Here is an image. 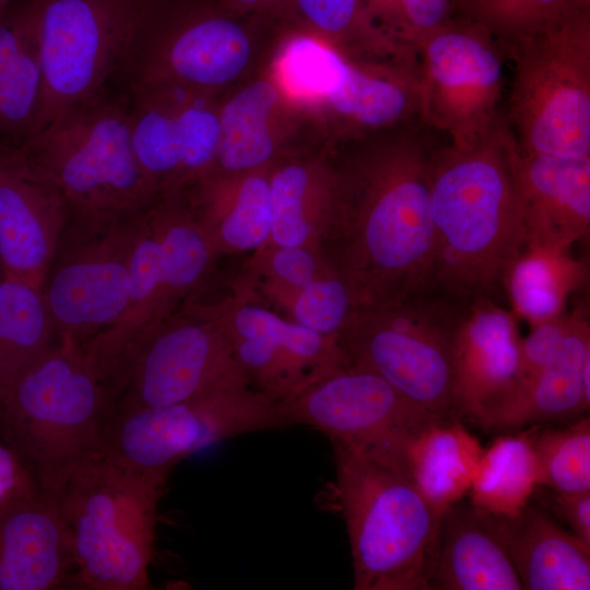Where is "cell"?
I'll return each mask as SVG.
<instances>
[{
  "instance_id": "1",
  "label": "cell",
  "mask_w": 590,
  "mask_h": 590,
  "mask_svg": "<svg viewBox=\"0 0 590 590\" xmlns=\"http://www.w3.org/2000/svg\"><path fill=\"white\" fill-rule=\"evenodd\" d=\"M415 120L333 164L335 206L321 253L357 304L391 300L429 285L434 143Z\"/></svg>"
},
{
  "instance_id": "2",
  "label": "cell",
  "mask_w": 590,
  "mask_h": 590,
  "mask_svg": "<svg viewBox=\"0 0 590 590\" xmlns=\"http://www.w3.org/2000/svg\"><path fill=\"white\" fill-rule=\"evenodd\" d=\"M518 160L504 116L471 144L434 145L429 286L464 302L505 294L506 276L527 247Z\"/></svg>"
},
{
  "instance_id": "3",
  "label": "cell",
  "mask_w": 590,
  "mask_h": 590,
  "mask_svg": "<svg viewBox=\"0 0 590 590\" xmlns=\"http://www.w3.org/2000/svg\"><path fill=\"white\" fill-rule=\"evenodd\" d=\"M110 414L107 387L82 344L58 340L14 380L0 405V438L39 487L58 497L101 456Z\"/></svg>"
},
{
  "instance_id": "4",
  "label": "cell",
  "mask_w": 590,
  "mask_h": 590,
  "mask_svg": "<svg viewBox=\"0 0 590 590\" xmlns=\"http://www.w3.org/2000/svg\"><path fill=\"white\" fill-rule=\"evenodd\" d=\"M333 506L349 536L355 590H428L441 515L389 462L331 441Z\"/></svg>"
},
{
  "instance_id": "5",
  "label": "cell",
  "mask_w": 590,
  "mask_h": 590,
  "mask_svg": "<svg viewBox=\"0 0 590 590\" xmlns=\"http://www.w3.org/2000/svg\"><path fill=\"white\" fill-rule=\"evenodd\" d=\"M14 146L54 184L81 232L134 219L158 199L132 146L129 106L105 93Z\"/></svg>"
},
{
  "instance_id": "6",
  "label": "cell",
  "mask_w": 590,
  "mask_h": 590,
  "mask_svg": "<svg viewBox=\"0 0 590 590\" xmlns=\"http://www.w3.org/2000/svg\"><path fill=\"white\" fill-rule=\"evenodd\" d=\"M167 480L126 470L103 456L69 480L58 500L74 555L72 589L151 588L157 511Z\"/></svg>"
},
{
  "instance_id": "7",
  "label": "cell",
  "mask_w": 590,
  "mask_h": 590,
  "mask_svg": "<svg viewBox=\"0 0 590 590\" xmlns=\"http://www.w3.org/2000/svg\"><path fill=\"white\" fill-rule=\"evenodd\" d=\"M467 303L424 286L357 305L338 335L346 365L379 375L428 413L455 418V346Z\"/></svg>"
},
{
  "instance_id": "8",
  "label": "cell",
  "mask_w": 590,
  "mask_h": 590,
  "mask_svg": "<svg viewBox=\"0 0 590 590\" xmlns=\"http://www.w3.org/2000/svg\"><path fill=\"white\" fill-rule=\"evenodd\" d=\"M590 4L569 0L507 56L505 121L524 155L590 156Z\"/></svg>"
},
{
  "instance_id": "9",
  "label": "cell",
  "mask_w": 590,
  "mask_h": 590,
  "mask_svg": "<svg viewBox=\"0 0 590 590\" xmlns=\"http://www.w3.org/2000/svg\"><path fill=\"white\" fill-rule=\"evenodd\" d=\"M32 2L43 70L37 133L105 93L108 79L123 69L153 0Z\"/></svg>"
},
{
  "instance_id": "10",
  "label": "cell",
  "mask_w": 590,
  "mask_h": 590,
  "mask_svg": "<svg viewBox=\"0 0 590 590\" xmlns=\"http://www.w3.org/2000/svg\"><path fill=\"white\" fill-rule=\"evenodd\" d=\"M272 428H283L278 403L249 384L231 386L165 406L111 412L101 456L132 472L169 476L203 448Z\"/></svg>"
},
{
  "instance_id": "11",
  "label": "cell",
  "mask_w": 590,
  "mask_h": 590,
  "mask_svg": "<svg viewBox=\"0 0 590 590\" xmlns=\"http://www.w3.org/2000/svg\"><path fill=\"white\" fill-rule=\"evenodd\" d=\"M110 413L160 408L249 384L221 324L192 303L156 324L103 378Z\"/></svg>"
},
{
  "instance_id": "12",
  "label": "cell",
  "mask_w": 590,
  "mask_h": 590,
  "mask_svg": "<svg viewBox=\"0 0 590 590\" xmlns=\"http://www.w3.org/2000/svg\"><path fill=\"white\" fill-rule=\"evenodd\" d=\"M507 58L486 28L453 15L416 52L421 121L456 145L483 137L504 116L500 103Z\"/></svg>"
},
{
  "instance_id": "13",
  "label": "cell",
  "mask_w": 590,
  "mask_h": 590,
  "mask_svg": "<svg viewBox=\"0 0 590 590\" xmlns=\"http://www.w3.org/2000/svg\"><path fill=\"white\" fill-rule=\"evenodd\" d=\"M226 7L153 0L123 67L129 85L178 84L211 92L247 66L250 38Z\"/></svg>"
},
{
  "instance_id": "14",
  "label": "cell",
  "mask_w": 590,
  "mask_h": 590,
  "mask_svg": "<svg viewBox=\"0 0 590 590\" xmlns=\"http://www.w3.org/2000/svg\"><path fill=\"white\" fill-rule=\"evenodd\" d=\"M192 304L221 324L250 385L276 403L346 366L338 338L297 323L247 287L219 304Z\"/></svg>"
},
{
  "instance_id": "15",
  "label": "cell",
  "mask_w": 590,
  "mask_h": 590,
  "mask_svg": "<svg viewBox=\"0 0 590 590\" xmlns=\"http://www.w3.org/2000/svg\"><path fill=\"white\" fill-rule=\"evenodd\" d=\"M283 427L306 425L331 441L389 451L446 420L418 408L379 375L346 365L278 403Z\"/></svg>"
},
{
  "instance_id": "16",
  "label": "cell",
  "mask_w": 590,
  "mask_h": 590,
  "mask_svg": "<svg viewBox=\"0 0 590 590\" xmlns=\"http://www.w3.org/2000/svg\"><path fill=\"white\" fill-rule=\"evenodd\" d=\"M130 88L132 146L157 197L180 192L209 174L221 134L210 92L178 84Z\"/></svg>"
},
{
  "instance_id": "17",
  "label": "cell",
  "mask_w": 590,
  "mask_h": 590,
  "mask_svg": "<svg viewBox=\"0 0 590 590\" xmlns=\"http://www.w3.org/2000/svg\"><path fill=\"white\" fill-rule=\"evenodd\" d=\"M140 216L82 232L80 244L47 273L43 293L59 337L84 344L121 318Z\"/></svg>"
},
{
  "instance_id": "18",
  "label": "cell",
  "mask_w": 590,
  "mask_h": 590,
  "mask_svg": "<svg viewBox=\"0 0 590 590\" xmlns=\"http://www.w3.org/2000/svg\"><path fill=\"white\" fill-rule=\"evenodd\" d=\"M516 315L500 299L467 303L455 346L453 415L482 429L497 421L522 392Z\"/></svg>"
},
{
  "instance_id": "19",
  "label": "cell",
  "mask_w": 590,
  "mask_h": 590,
  "mask_svg": "<svg viewBox=\"0 0 590 590\" xmlns=\"http://www.w3.org/2000/svg\"><path fill=\"white\" fill-rule=\"evenodd\" d=\"M69 221L54 184L15 146L0 162V259L5 276L43 290Z\"/></svg>"
},
{
  "instance_id": "20",
  "label": "cell",
  "mask_w": 590,
  "mask_h": 590,
  "mask_svg": "<svg viewBox=\"0 0 590 590\" xmlns=\"http://www.w3.org/2000/svg\"><path fill=\"white\" fill-rule=\"evenodd\" d=\"M518 192L527 247L570 252L590 229V156L519 152Z\"/></svg>"
},
{
  "instance_id": "21",
  "label": "cell",
  "mask_w": 590,
  "mask_h": 590,
  "mask_svg": "<svg viewBox=\"0 0 590 590\" xmlns=\"http://www.w3.org/2000/svg\"><path fill=\"white\" fill-rule=\"evenodd\" d=\"M74 555L58 497H38L0 514V590L72 589Z\"/></svg>"
},
{
  "instance_id": "22",
  "label": "cell",
  "mask_w": 590,
  "mask_h": 590,
  "mask_svg": "<svg viewBox=\"0 0 590 590\" xmlns=\"http://www.w3.org/2000/svg\"><path fill=\"white\" fill-rule=\"evenodd\" d=\"M428 590H522L495 516L452 505L440 518L432 553Z\"/></svg>"
},
{
  "instance_id": "23",
  "label": "cell",
  "mask_w": 590,
  "mask_h": 590,
  "mask_svg": "<svg viewBox=\"0 0 590 590\" xmlns=\"http://www.w3.org/2000/svg\"><path fill=\"white\" fill-rule=\"evenodd\" d=\"M269 168L211 172L181 191L216 256L256 251L269 241Z\"/></svg>"
},
{
  "instance_id": "24",
  "label": "cell",
  "mask_w": 590,
  "mask_h": 590,
  "mask_svg": "<svg viewBox=\"0 0 590 590\" xmlns=\"http://www.w3.org/2000/svg\"><path fill=\"white\" fill-rule=\"evenodd\" d=\"M524 590H589L590 544L530 502L511 518L496 517Z\"/></svg>"
},
{
  "instance_id": "25",
  "label": "cell",
  "mask_w": 590,
  "mask_h": 590,
  "mask_svg": "<svg viewBox=\"0 0 590 590\" xmlns=\"http://www.w3.org/2000/svg\"><path fill=\"white\" fill-rule=\"evenodd\" d=\"M590 405V328L582 308L571 314L569 329L554 357L531 380L494 429L570 423Z\"/></svg>"
},
{
  "instance_id": "26",
  "label": "cell",
  "mask_w": 590,
  "mask_h": 590,
  "mask_svg": "<svg viewBox=\"0 0 590 590\" xmlns=\"http://www.w3.org/2000/svg\"><path fill=\"white\" fill-rule=\"evenodd\" d=\"M483 449L458 418H446L427 426L392 452L371 455L401 470L442 516L468 495Z\"/></svg>"
},
{
  "instance_id": "27",
  "label": "cell",
  "mask_w": 590,
  "mask_h": 590,
  "mask_svg": "<svg viewBox=\"0 0 590 590\" xmlns=\"http://www.w3.org/2000/svg\"><path fill=\"white\" fill-rule=\"evenodd\" d=\"M271 232L267 244L321 251L335 206L333 164L317 158L275 162L269 168Z\"/></svg>"
},
{
  "instance_id": "28",
  "label": "cell",
  "mask_w": 590,
  "mask_h": 590,
  "mask_svg": "<svg viewBox=\"0 0 590 590\" xmlns=\"http://www.w3.org/2000/svg\"><path fill=\"white\" fill-rule=\"evenodd\" d=\"M43 70L32 0L0 14V140L17 145L37 129Z\"/></svg>"
},
{
  "instance_id": "29",
  "label": "cell",
  "mask_w": 590,
  "mask_h": 590,
  "mask_svg": "<svg viewBox=\"0 0 590 590\" xmlns=\"http://www.w3.org/2000/svg\"><path fill=\"white\" fill-rule=\"evenodd\" d=\"M169 317L163 302L160 247L149 209L140 216L130 260V288L121 318L82 344L103 379L111 365L144 334Z\"/></svg>"
},
{
  "instance_id": "30",
  "label": "cell",
  "mask_w": 590,
  "mask_h": 590,
  "mask_svg": "<svg viewBox=\"0 0 590 590\" xmlns=\"http://www.w3.org/2000/svg\"><path fill=\"white\" fill-rule=\"evenodd\" d=\"M149 215L160 247L163 302L170 316L197 290L217 256L182 192L158 198Z\"/></svg>"
},
{
  "instance_id": "31",
  "label": "cell",
  "mask_w": 590,
  "mask_h": 590,
  "mask_svg": "<svg viewBox=\"0 0 590 590\" xmlns=\"http://www.w3.org/2000/svg\"><path fill=\"white\" fill-rule=\"evenodd\" d=\"M279 101L278 85L259 80L236 93L217 110L220 145L211 172L244 173L275 163L278 146L271 118Z\"/></svg>"
},
{
  "instance_id": "32",
  "label": "cell",
  "mask_w": 590,
  "mask_h": 590,
  "mask_svg": "<svg viewBox=\"0 0 590 590\" xmlns=\"http://www.w3.org/2000/svg\"><path fill=\"white\" fill-rule=\"evenodd\" d=\"M539 484L533 429L497 436L476 463L469 491L470 503L500 518L519 514Z\"/></svg>"
},
{
  "instance_id": "33",
  "label": "cell",
  "mask_w": 590,
  "mask_h": 590,
  "mask_svg": "<svg viewBox=\"0 0 590 590\" xmlns=\"http://www.w3.org/2000/svg\"><path fill=\"white\" fill-rule=\"evenodd\" d=\"M59 335L43 290L17 279L0 280L1 402L16 377Z\"/></svg>"
},
{
  "instance_id": "34",
  "label": "cell",
  "mask_w": 590,
  "mask_h": 590,
  "mask_svg": "<svg viewBox=\"0 0 590 590\" xmlns=\"http://www.w3.org/2000/svg\"><path fill=\"white\" fill-rule=\"evenodd\" d=\"M585 278L586 267L570 252L526 248L510 268L504 291L515 315L533 326L566 312L568 296Z\"/></svg>"
},
{
  "instance_id": "35",
  "label": "cell",
  "mask_w": 590,
  "mask_h": 590,
  "mask_svg": "<svg viewBox=\"0 0 590 590\" xmlns=\"http://www.w3.org/2000/svg\"><path fill=\"white\" fill-rule=\"evenodd\" d=\"M453 15L451 0H364L358 37L393 58L415 61L423 42Z\"/></svg>"
},
{
  "instance_id": "36",
  "label": "cell",
  "mask_w": 590,
  "mask_h": 590,
  "mask_svg": "<svg viewBox=\"0 0 590 590\" xmlns=\"http://www.w3.org/2000/svg\"><path fill=\"white\" fill-rule=\"evenodd\" d=\"M539 484L555 493L590 491V421L581 417L562 427L533 429Z\"/></svg>"
},
{
  "instance_id": "37",
  "label": "cell",
  "mask_w": 590,
  "mask_h": 590,
  "mask_svg": "<svg viewBox=\"0 0 590 590\" xmlns=\"http://www.w3.org/2000/svg\"><path fill=\"white\" fill-rule=\"evenodd\" d=\"M268 304L297 323L327 337L338 338L357 299L350 284L337 272L323 274L300 288L278 287Z\"/></svg>"
},
{
  "instance_id": "38",
  "label": "cell",
  "mask_w": 590,
  "mask_h": 590,
  "mask_svg": "<svg viewBox=\"0 0 590 590\" xmlns=\"http://www.w3.org/2000/svg\"><path fill=\"white\" fill-rule=\"evenodd\" d=\"M346 59L309 36L291 39L278 62L281 86L303 99H326L335 86Z\"/></svg>"
},
{
  "instance_id": "39",
  "label": "cell",
  "mask_w": 590,
  "mask_h": 590,
  "mask_svg": "<svg viewBox=\"0 0 590 590\" xmlns=\"http://www.w3.org/2000/svg\"><path fill=\"white\" fill-rule=\"evenodd\" d=\"M568 1L471 0L459 15L486 28L507 54L515 45L555 20Z\"/></svg>"
},
{
  "instance_id": "40",
  "label": "cell",
  "mask_w": 590,
  "mask_h": 590,
  "mask_svg": "<svg viewBox=\"0 0 590 590\" xmlns=\"http://www.w3.org/2000/svg\"><path fill=\"white\" fill-rule=\"evenodd\" d=\"M330 272L335 271L317 249L266 244L253 251L243 281H262L300 288Z\"/></svg>"
},
{
  "instance_id": "41",
  "label": "cell",
  "mask_w": 590,
  "mask_h": 590,
  "mask_svg": "<svg viewBox=\"0 0 590 590\" xmlns=\"http://www.w3.org/2000/svg\"><path fill=\"white\" fill-rule=\"evenodd\" d=\"M571 314L573 312L568 314L566 311L558 317L533 324L530 333L524 339H521L520 341V371H521V380H522L521 396L523 391L526 390V388L528 387V385L531 382V380L554 357V355L558 351L569 329L570 321H571Z\"/></svg>"
},
{
  "instance_id": "42",
  "label": "cell",
  "mask_w": 590,
  "mask_h": 590,
  "mask_svg": "<svg viewBox=\"0 0 590 590\" xmlns=\"http://www.w3.org/2000/svg\"><path fill=\"white\" fill-rule=\"evenodd\" d=\"M364 0H294V7L314 28L329 35L359 33Z\"/></svg>"
},
{
  "instance_id": "43",
  "label": "cell",
  "mask_w": 590,
  "mask_h": 590,
  "mask_svg": "<svg viewBox=\"0 0 590 590\" xmlns=\"http://www.w3.org/2000/svg\"><path fill=\"white\" fill-rule=\"evenodd\" d=\"M43 493L16 453L0 438V514Z\"/></svg>"
},
{
  "instance_id": "44",
  "label": "cell",
  "mask_w": 590,
  "mask_h": 590,
  "mask_svg": "<svg viewBox=\"0 0 590 590\" xmlns=\"http://www.w3.org/2000/svg\"><path fill=\"white\" fill-rule=\"evenodd\" d=\"M553 507L576 536L590 544V491L580 493L553 492Z\"/></svg>"
},
{
  "instance_id": "45",
  "label": "cell",
  "mask_w": 590,
  "mask_h": 590,
  "mask_svg": "<svg viewBox=\"0 0 590 590\" xmlns=\"http://www.w3.org/2000/svg\"><path fill=\"white\" fill-rule=\"evenodd\" d=\"M226 8L237 12H270L294 7V0H220Z\"/></svg>"
},
{
  "instance_id": "46",
  "label": "cell",
  "mask_w": 590,
  "mask_h": 590,
  "mask_svg": "<svg viewBox=\"0 0 590 590\" xmlns=\"http://www.w3.org/2000/svg\"><path fill=\"white\" fill-rule=\"evenodd\" d=\"M453 5L455 15H459L468 7L471 0H451Z\"/></svg>"
},
{
  "instance_id": "47",
  "label": "cell",
  "mask_w": 590,
  "mask_h": 590,
  "mask_svg": "<svg viewBox=\"0 0 590 590\" xmlns=\"http://www.w3.org/2000/svg\"><path fill=\"white\" fill-rule=\"evenodd\" d=\"M16 0H0V14L3 13Z\"/></svg>"
},
{
  "instance_id": "48",
  "label": "cell",
  "mask_w": 590,
  "mask_h": 590,
  "mask_svg": "<svg viewBox=\"0 0 590 590\" xmlns=\"http://www.w3.org/2000/svg\"><path fill=\"white\" fill-rule=\"evenodd\" d=\"M4 276H5V273H4V269L0 259V280L3 279Z\"/></svg>"
},
{
  "instance_id": "49",
  "label": "cell",
  "mask_w": 590,
  "mask_h": 590,
  "mask_svg": "<svg viewBox=\"0 0 590 590\" xmlns=\"http://www.w3.org/2000/svg\"><path fill=\"white\" fill-rule=\"evenodd\" d=\"M2 151H3V145L0 143V162H1Z\"/></svg>"
},
{
  "instance_id": "50",
  "label": "cell",
  "mask_w": 590,
  "mask_h": 590,
  "mask_svg": "<svg viewBox=\"0 0 590 590\" xmlns=\"http://www.w3.org/2000/svg\"><path fill=\"white\" fill-rule=\"evenodd\" d=\"M0 405H1V392H0Z\"/></svg>"
}]
</instances>
